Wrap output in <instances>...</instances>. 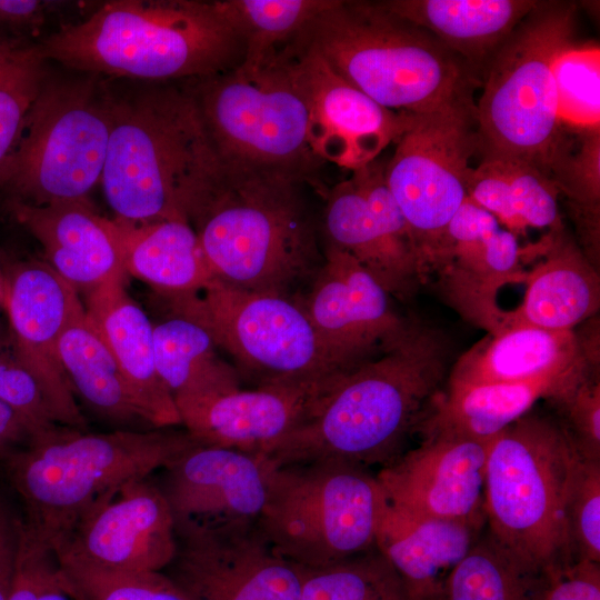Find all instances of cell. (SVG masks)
Wrapping results in <instances>:
<instances>
[{
  "label": "cell",
  "instance_id": "obj_41",
  "mask_svg": "<svg viewBox=\"0 0 600 600\" xmlns=\"http://www.w3.org/2000/svg\"><path fill=\"white\" fill-rule=\"evenodd\" d=\"M0 400L27 419L39 434L60 426L41 386L17 353L9 331L1 330Z\"/></svg>",
  "mask_w": 600,
  "mask_h": 600
},
{
  "label": "cell",
  "instance_id": "obj_16",
  "mask_svg": "<svg viewBox=\"0 0 600 600\" xmlns=\"http://www.w3.org/2000/svg\"><path fill=\"white\" fill-rule=\"evenodd\" d=\"M9 334L22 362L41 386L58 424L86 431L59 358V340L84 311L79 292L48 263L21 262L3 272Z\"/></svg>",
  "mask_w": 600,
  "mask_h": 600
},
{
  "label": "cell",
  "instance_id": "obj_33",
  "mask_svg": "<svg viewBox=\"0 0 600 600\" xmlns=\"http://www.w3.org/2000/svg\"><path fill=\"white\" fill-rule=\"evenodd\" d=\"M59 358L74 396L120 429L151 428L137 408L124 377L86 309L62 332Z\"/></svg>",
  "mask_w": 600,
  "mask_h": 600
},
{
  "label": "cell",
  "instance_id": "obj_23",
  "mask_svg": "<svg viewBox=\"0 0 600 600\" xmlns=\"http://www.w3.org/2000/svg\"><path fill=\"white\" fill-rule=\"evenodd\" d=\"M523 249V261L537 262L526 271L521 303L513 310H502L494 332L521 326L572 330L596 317L600 306L598 269L564 228L547 232Z\"/></svg>",
  "mask_w": 600,
  "mask_h": 600
},
{
  "label": "cell",
  "instance_id": "obj_17",
  "mask_svg": "<svg viewBox=\"0 0 600 600\" xmlns=\"http://www.w3.org/2000/svg\"><path fill=\"white\" fill-rule=\"evenodd\" d=\"M284 50L309 108L311 147L322 162L360 169L374 161L410 124L412 113L380 106L298 40Z\"/></svg>",
  "mask_w": 600,
  "mask_h": 600
},
{
  "label": "cell",
  "instance_id": "obj_18",
  "mask_svg": "<svg viewBox=\"0 0 600 600\" xmlns=\"http://www.w3.org/2000/svg\"><path fill=\"white\" fill-rule=\"evenodd\" d=\"M490 443L426 434L417 448L383 466L376 478L387 503L394 508L482 530Z\"/></svg>",
  "mask_w": 600,
  "mask_h": 600
},
{
  "label": "cell",
  "instance_id": "obj_7",
  "mask_svg": "<svg viewBox=\"0 0 600 600\" xmlns=\"http://www.w3.org/2000/svg\"><path fill=\"white\" fill-rule=\"evenodd\" d=\"M581 460L559 419L531 411L488 451V532L550 578L576 561L568 504Z\"/></svg>",
  "mask_w": 600,
  "mask_h": 600
},
{
  "label": "cell",
  "instance_id": "obj_26",
  "mask_svg": "<svg viewBox=\"0 0 600 600\" xmlns=\"http://www.w3.org/2000/svg\"><path fill=\"white\" fill-rule=\"evenodd\" d=\"M84 309L117 361L147 423L153 429L181 424L174 399L157 371L153 323L128 294L124 278L87 294Z\"/></svg>",
  "mask_w": 600,
  "mask_h": 600
},
{
  "label": "cell",
  "instance_id": "obj_8",
  "mask_svg": "<svg viewBox=\"0 0 600 600\" xmlns=\"http://www.w3.org/2000/svg\"><path fill=\"white\" fill-rule=\"evenodd\" d=\"M576 17L573 2L538 1L491 57L476 103L482 157L522 160L552 179L573 139L558 113L552 64L574 40Z\"/></svg>",
  "mask_w": 600,
  "mask_h": 600
},
{
  "label": "cell",
  "instance_id": "obj_47",
  "mask_svg": "<svg viewBox=\"0 0 600 600\" xmlns=\"http://www.w3.org/2000/svg\"><path fill=\"white\" fill-rule=\"evenodd\" d=\"M48 2L0 0V31L27 37L26 32L43 23Z\"/></svg>",
  "mask_w": 600,
  "mask_h": 600
},
{
  "label": "cell",
  "instance_id": "obj_49",
  "mask_svg": "<svg viewBox=\"0 0 600 600\" xmlns=\"http://www.w3.org/2000/svg\"><path fill=\"white\" fill-rule=\"evenodd\" d=\"M39 600H73L58 580Z\"/></svg>",
  "mask_w": 600,
  "mask_h": 600
},
{
  "label": "cell",
  "instance_id": "obj_3",
  "mask_svg": "<svg viewBox=\"0 0 600 600\" xmlns=\"http://www.w3.org/2000/svg\"><path fill=\"white\" fill-rule=\"evenodd\" d=\"M110 79L111 130L100 183L114 219L143 223L186 219L221 161L189 82Z\"/></svg>",
  "mask_w": 600,
  "mask_h": 600
},
{
  "label": "cell",
  "instance_id": "obj_14",
  "mask_svg": "<svg viewBox=\"0 0 600 600\" xmlns=\"http://www.w3.org/2000/svg\"><path fill=\"white\" fill-rule=\"evenodd\" d=\"M176 551L162 571L191 600H301L302 569L251 524L174 521Z\"/></svg>",
  "mask_w": 600,
  "mask_h": 600
},
{
  "label": "cell",
  "instance_id": "obj_13",
  "mask_svg": "<svg viewBox=\"0 0 600 600\" xmlns=\"http://www.w3.org/2000/svg\"><path fill=\"white\" fill-rule=\"evenodd\" d=\"M384 178L413 234L424 280L444 254L448 226L467 199L479 140L474 103L412 114L394 142Z\"/></svg>",
  "mask_w": 600,
  "mask_h": 600
},
{
  "label": "cell",
  "instance_id": "obj_28",
  "mask_svg": "<svg viewBox=\"0 0 600 600\" xmlns=\"http://www.w3.org/2000/svg\"><path fill=\"white\" fill-rule=\"evenodd\" d=\"M481 530L386 504L376 548L401 578L411 600H443L448 576Z\"/></svg>",
  "mask_w": 600,
  "mask_h": 600
},
{
  "label": "cell",
  "instance_id": "obj_10",
  "mask_svg": "<svg viewBox=\"0 0 600 600\" xmlns=\"http://www.w3.org/2000/svg\"><path fill=\"white\" fill-rule=\"evenodd\" d=\"M224 163L308 182L322 161L309 136V108L282 48L257 66L188 81Z\"/></svg>",
  "mask_w": 600,
  "mask_h": 600
},
{
  "label": "cell",
  "instance_id": "obj_22",
  "mask_svg": "<svg viewBox=\"0 0 600 600\" xmlns=\"http://www.w3.org/2000/svg\"><path fill=\"white\" fill-rule=\"evenodd\" d=\"M522 262L518 237L467 198L448 226L444 254L434 274L448 302L493 333L502 311L498 292L523 282Z\"/></svg>",
  "mask_w": 600,
  "mask_h": 600
},
{
  "label": "cell",
  "instance_id": "obj_2",
  "mask_svg": "<svg viewBox=\"0 0 600 600\" xmlns=\"http://www.w3.org/2000/svg\"><path fill=\"white\" fill-rule=\"evenodd\" d=\"M302 183L221 161L186 214L216 279L290 298L309 286L323 252Z\"/></svg>",
  "mask_w": 600,
  "mask_h": 600
},
{
  "label": "cell",
  "instance_id": "obj_36",
  "mask_svg": "<svg viewBox=\"0 0 600 600\" xmlns=\"http://www.w3.org/2000/svg\"><path fill=\"white\" fill-rule=\"evenodd\" d=\"M332 0H224L218 6L257 66L296 40Z\"/></svg>",
  "mask_w": 600,
  "mask_h": 600
},
{
  "label": "cell",
  "instance_id": "obj_42",
  "mask_svg": "<svg viewBox=\"0 0 600 600\" xmlns=\"http://www.w3.org/2000/svg\"><path fill=\"white\" fill-rule=\"evenodd\" d=\"M568 521L576 560L600 563V461L581 460L570 493Z\"/></svg>",
  "mask_w": 600,
  "mask_h": 600
},
{
  "label": "cell",
  "instance_id": "obj_20",
  "mask_svg": "<svg viewBox=\"0 0 600 600\" xmlns=\"http://www.w3.org/2000/svg\"><path fill=\"white\" fill-rule=\"evenodd\" d=\"M298 300L321 337L354 364L383 351L410 321L397 313L391 296L361 264L329 244Z\"/></svg>",
  "mask_w": 600,
  "mask_h": 600
},
{
  "label": "cell",
  "instance_id": "obj_11",
  "mask_svg": "<svg viewBox=\"0 0 600 600\" xmlns=\"http://www.w3.org/2000/svg\"><path fill=\"white\" fill-rule=\"evenodd\" d=\"M386 504L368 468L338 460L272 466L258 526L278 556L318 569L376 548Z\"/></svg>",
  "mask_w": 600,
  "mask_h": 600
},
{
  "label": "cell",
  "instance_id": "obj_27",
  "mask_svg": "<svg viewBox=\"0 0 600 600\" xmlns=\"http://www.w3.org/2000/svg\"><path fill=\"white\" fill-rule=\"evenodd\" d=\"M598 368L584 367L530 381L447 387L439 392L418 432L490 442L541 399L560 398Z\"/></svg>",
  "mask_w": 600,
  "mask_h": 600
},
{
  "label": "cell",
  "instance_id": "obj_9",
  "mask_svg": "<svg viewBox=\"0 0 600 600\" xmlns=\"http://www.w3.org/2000/svg\"><path fill=\"white\" fill-rule=\"evenodd\" d=\"M49 74L0 162V188L43 206L87 200L100 182L111 130L110 79Z\"/></svg>",
  "mask_w": 600,
  "mask_h": 600
},
{
  "label": "cell",
  "instance_id": "obj_5",
  "mask_svg": "<svg viewBox=\"0 0 600 600\" xmlns=\"http://www.w3.org/2000/svg\"><path fill=\"white\" fill-rule=\"evenodd\" d=\"M198 444L187 431L166 428L88 433L57 426L0 463L24 524L56 550L104 494L150 477Z\"/></svg>",
  "mask_w": 600,
  "mask_h": 600
},
{
  "label": "cell",
  "instance_id": "obj_51",
  "mask_svg": "<svg viewBox=\"0 0 600 600\" xmlns=\"http://www.w3.org/2000/svg\"><path fill=\"white\" fill-rule=\"evenodd\" d=\"M0 273H3L1 269H0Z\"/></svg>",
  "mask_w": 600,
  "mask_h": 600
},
{
  "label": "cell",
  "instance_id": "obj_50",
  "mask_svg": "<svg viewBox=\"0 0 600 600\" xmlns=\"http://www.w3.org/2000/svg\"><path fill=\"white\" fill-rule=\"evenodd\" d=\"M6 307V291L3 273H0V310Z\"/></svg>",
  "mask_w": 600,
  "mask_h": 600
},
{
  "label": "cell",
  "instance_id": "obj_12",
  "mask_svg": "<svg viewBox=\"0 0 600 600\" xmlns=\"http://www.w3.org/2000/svg\"><path fill=\"white\" fill-rule=\"evenodd\" d=\"M164 299L171 312L203 326L254 388L326 380L359 366L321 337L296 298L213 279L197 292Z\"/></svg>",
  "mask_w": 600,
  "mask_h": 600
},
{
  "label": "cell",
  "instance_id": "obj_32",
  "mask_svg": "<svg viewBox=\"0 0 600 600\" xmlns=\"http://www.w3.org/2000/svg\"><path fill=\"white\" fill-rule=\"evenodd\" d=\"M560 194L553 180L539 168L511 158L482 157L467 183V198L517 237L529 229L551 232L564 228Z\"/></svg>",
  "mask_w": 600,
  "mask_h": 600
},
{
  "label": "cell",
  "instance_id": "obj_39",
  "mask_svg": "<svg viewBox=\"0 0 600 600\" xmlns=\"http://www.w3.org/2000/svg\"><path fill=\"white\" fill-rule=\"evenodd\" d=\"M558 113L569 129L600 128V49L597 43L567 44L552 64Z\"/></svg>",
  "mask_w": 600,
  "mask_h": 600
},
{
  "label": "cell",
  "instance_id": "obj_21",
  "mask_svg": "<svg viewBox=\"0 0 600 600\" xmlns=\"http://www.w3.org/2000/svg\"><path fill=\"white\" fill-rule=\"evenodd\" d=\"M271 467L262 454L198 444L161 469L157 483L174 521L251 524L263 511Z\"/></svg>",
  "mask_w": 600,
  "mask_h": 600
},
{
  "label": "cell",
  "instance_id": "obj_30",
  "mask_svg": "<svg viewBox=\"0 0 600 600\" xmlns=\"http://www.w3.org/2000/svg\"><path fill=\"white\" fill-rule=\"evenodd\" d=\"M126 274L163 298L197 292L214 278L184 219L134 223L111 219Z\"/></svg>",
  "mask_w": 600,
  "mask_h": 600
},
{
  "label": "cell",
  "instance_id": "obj_40",
  "mask_svg": "<svg viewBox=\"0 0 600 600\" xmlns=\"http://www.w3.org/2000/svg\"><path fill=\"white\" fill-rule=\"evenodd\" d=\"M58 559L60 583L73 600H191L162 571L113 572Z\"/></svg>",
  "mask_w": 600,
  "mask_h": 600
},
{
  "label": "cell",
  "instance_id": "obj_29",
  "mask_svg": "<svg viewBox=\"0 0 600 600\" xmlns=\"http://www.w3.org/2000/svg\"><path fill=\"white\" fill-rule=\"evenodd\" d=\"M394 16L430 32L481 81L487 63L536 0H389Z\"/></svg>",
  "mask_w": 600,
  "mask_h": 600
},
{
  "label": "cell",
  "instance_id": "obj_6",
  "mask_svg": "<svg viewBox=\"0 0 600 600\" xmlns=\"http://www.w3.org/2000/svg\"><path fill=\"white\" fill-rule=\"evenodd\" d=\"M380 106L423 113L474 103L480 80L430 32L387 10L381 1H340L296 39Z\"/></svg>",
  "mask_w": 600,
  "mask_h": 600
},
{
  "label": "cell",
  "instance_id": "obj_35",
  "mask_svg": "<svg viewBox=\"0 0 600 600\" xmlns=\"http://www.w3.org/2000/svg\"><path fill=\"white\" fill-rule=\"evenodd\" d=\"M550 580L487 532L448 576L443 600H543Z\"/></svg>",
  "mask_w": 600,
  "mask_h": 600
},
{
  "label": "cell",
  "instance_id": "obj_19",
  "mask_svg": "<svg viewBox=\"0 0 600 600\" xmlns=\"http://www.w3.org/2000/svg\"><path fill=\"white\" fill-rule=\"evenodd\" d=\"M344 373L307 383L237 388L174 402L181 424L200 444L264 454L312 414Z\"/></svg>",
  "mask_w": 600,
  "mask_h": 600
},
{
  "label": "cell",
  "instance_id": "obj_24",
  "mask_svg": "<svg viewBox=\"0 0 600 600\" xmlns=\"http://www.w3.org/2000/svg\"><path fill=\"white\" fill-rule=\"evenodd\" d=\"M17 221L42 246L48 264L78 292L89 294L124 278L111 220L87 200L33 206L11 200Z\"/></svg>",
  "mask_w": 600,
  "mask_h": 600
},
{
  "label": "cell",
  "instance_id": "obj_43",
  "mask_svg": "<svg viewBox=\"0 0 600 600\" xmlns=\"http://www.w3.org/2000/svg\"><path fill=\"white\" fill-rule=\"evenodd\" d=\"M559 421L582 460L600 461L599 371L583 378L574 388L550 402Z\"/></svg>",
  "mask_w": 600,
  "mask_h": 600
},
{
  "label": "cell",
  "instance_id": "obj_48",
  "mask_svg": "<svg viewBox=\"0 0 600 600\" xmlns=\"http://www.w3.org/2000/svg\"><path fill=\"white\" fill-rule=\"evenodd\" d=\"M39 434L20 413L0 400V460Z\"/></svg>",
  "mask_w": 600,
  "mask_h": 600
},
{
  "label": "cell",
  "instance_id": "obj_37",
  "mask_svg": "<svg viewBox=\"0 0 600 600\" xmlns=\"http://www.w3.org/2000/svg\"><path fill=\"white\" fill-rule=\"evenodd\" d=\"M40 43L0 31V162L49 77Z\"/></svg>",
  "mask_w": 600,
  "mask_h": 600
},
{
  "label": "cell",
  "instance_id": "obj_45",
  "mask_svg": "<svg viewBox=\"0 0 600 600\" xmlns=\"http://www.w3.org/2000/svg\"><path fill=\"white\" fill-rule=\"evenodd\" d=\"M543 600H600V563L573 561L551 578Z\"/></svg>",
  "mask_w": 600,
  "mask_h": 600
},
{
  "label": "cell",
  "instance_id": "obj_25",
  "mask_svg": "<svg viewBox=\"0 0 600 600\" xmlns=\"http://www.w3.org/2000/svg\"><path fill=\"white\" fill-rule=\"evenodd\" d=\"M584 367L599 368V352L576 329L510 327L487 333L456 358L446 386L523 382Z\"/></svg>",
  "mask_w": 600,
  "mask_h": 600
},
{
  "label": "cell",
  "instance_id": "obj_15",
  "mask_svg": "<svg viewBox=\"0 0 600 600\" xmlns=\"http://www.w3.org/2000/svg\"><path fill=\"white\" fill-rule=\"evenodd\" d=\"M174 551V519L150 477L100 498L56 549L59 558L113 572L163 571Z\"/></svg>",
  "mask_w": 600,
  "mask_h": 600
},
{
  "label": "cell",
  "instance_id": "obj_38",
  "mask_svg": "<svg viewBox=\"0 0 600 600\" xmlns=\"http://www.w3.org/2000/svg\"><path fill=\"white\" fill-rule=\"evenodd\" d=\"M301 569V600H411L377 548L323 568Z\"/></svg>",
  "mask_w": 600,
  "mask_h": 600
},
{
  "label": "cell",
  "instance_id": "obj_46",
  "mask_svg": "<svg viewBox=\"0 0 600 600\" xmlns=\"http://www.w3.org/2000/svg\"><path fill=\"white\" fill-rule=\"evenodd\" d=\"M21 514L0 490V600H8L14 567Z\"/></svg>",
  "mask_w": 600,
  "mask_h": 600
},
{
  "label": "cell",
  "instance_id": "obj_31",
  "mask_svg": "<svg viewBox=\"0 0 600 600\" xmlns=\"http://www.w3.org/2000/svg\"><path fill=\"white\" fill-rule=\"evenodd\" d=\"M323 230L326 244L352 257L391 297L407 301L424 283L418 263L393 247L371 214L353 173L329 190Z\"/></svg>",
  "mask_w": 600,
  "mask_h": 600
},
{
  "label": "cell",
  "instance_id": "obj_1",
  "mask_svg": "<svg viewBox=\"0 0 600 600\" xmlns=\"http://www.w3.org/2000/svg\"><path fill=\"white\" fill-rule=\"evenodd\" d=\"M454 360L442 329L410 318L396 341L346 372L312 414L263 456L273 467L323 460L383 467L418 431Z\"/></svg>",
  "mask_w": 600,
  "mask_h": 600
},
{
  "label": "cell",
  "instance_id": "obj_4",
  "mask_svg": "<svg viewBox=\"0 0 600 600\" xmlns=\"http://www.w3.org/2000/svg\"><path fill=\"white\" fill-rule=\"evenodd\" d=\"M40 46L48 61L73 71L140 82L203 79L243 58L218 1H109Z\"/></svg>",
  "mask_w": 600,
  "mask_h": 600
},
{
  "label": "cell",
  "instance_id": "obj_44",
  "mask_svg": "<svg viewBox=\"0 0 600 600\" xmlns=\"http://www.w3.org/2000/svg\"><path fill=\"white\" fill-rule=\"evenodd\" d=\"M58 580L56 550L33 533L21 517L8 600H39Z\"/></svg>",
  "mask_w": 600,
  "mask_h": 600
},
{
  "label": "cell",
  "instance_id": "obj_34",
  "mask_svg": "<svg viewBox=\"0 0 600 600\" xmlns=\"http://www.w3.org/2000/svg\"><path fill=\"white\" fill-rule=\"evenodd\" d=\"M153 346L158 374L174 400L241 388L209 331L186 316L171 312L153 324Z\"/></svg>",
  "mask_w": 600,
  "mask_h": 600
}]
</instances>
